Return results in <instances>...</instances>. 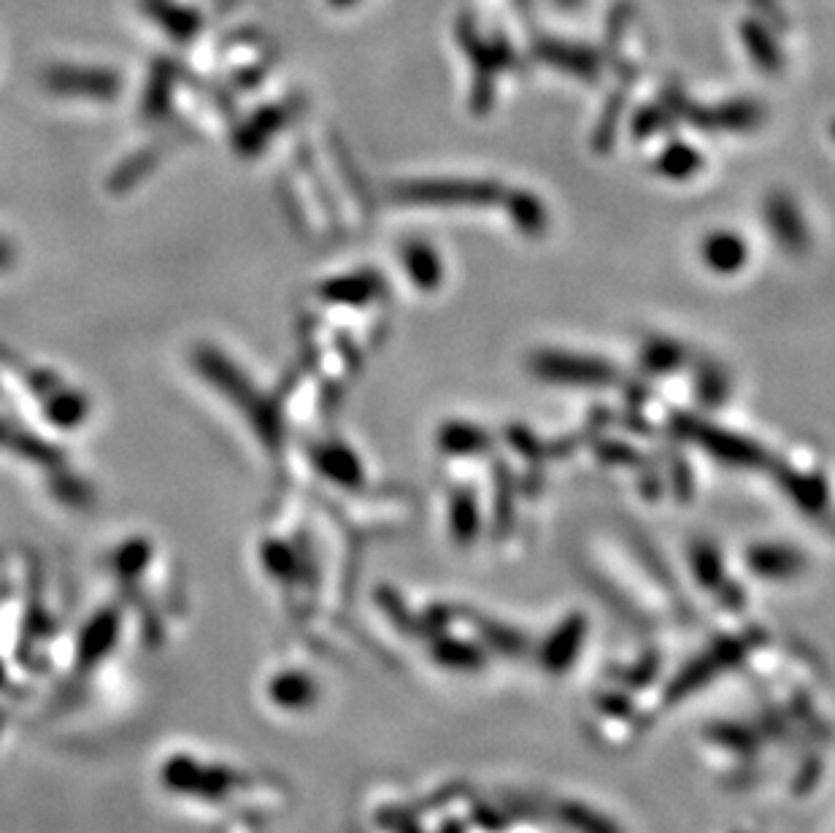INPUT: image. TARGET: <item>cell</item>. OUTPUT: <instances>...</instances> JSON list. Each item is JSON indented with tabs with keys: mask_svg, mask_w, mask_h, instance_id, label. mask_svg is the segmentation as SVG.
Returning <instances> with one entry per match:
<instances>
[{
	"mask_svg": "<svg viewBox=\"0 0 835 833\" xmlns=\"http://www.w3.org/2000/svg\"><path fill=\"white\" fill-rule=\"evenodd\" d=\"M692 439L698 441L700 447H706V450L714 452L720 460H725V463H733V465H757L763 460L760 447L752 444V441L738 439V436H733V434L727 436L725 430L706 428V425H700L698 434H695Z\"/></svg>",
	"mask_w": 835,
	"mask_h": 833,
	"instance_id": "277c9868",
	"label": "cell"
},
{
	"mask_svg": "<svg viewBox=\"0 0 835 833\" xmlns=\"http://www.w3.org/2000/svg\"><path fill=\"white\" fill-rule=\"evenodd\" d=\"M414 201L422 203H449V206H476V203H493L498 201L500 190L493 182H428L414 184Z\"/></svg>",
	"mask_w": 835,
	"mask_h": 833,
	"instance_id": "6da1fadb",
	"label": "cell"
},
{
	"mask_svg": "<svg viewBox=\"0 0 835 833\" xmlns=\"http://www.w3.org/2000/svg\"><path fill=\"white\" fill-rule=\"evenodd\" d=\"M700 258L706 268L716 273H735L746 266L749 258V247L744 238L733 230H714L711 236L703 238L700 244Z\"/></svg>",
	"mask_w": 835,
	"mask_h": 833,
	"instance_id": "3957f363",
	"label": "cell"
},
{
	"mask_svg": "<svg viewBox=\"0 0 835 833\" xmlns=\"http://www.w3.org/2000/svg\"><path fill=\"white\" fill-rule=\"evenodd\" d=\"M411 258H414L411 273L417 277V282H422V288H428V284H436L438 273H441V266H438L436 255L430 252V249H414Z\"/></svg>",
	"mask_w": 835,
	"mask_h": 833,
	"instance_id": "52a82bcc",
	"label": "cell"
},
{
	"mask_svg": "<svg viewBox=\"0 0 835 833\" xmlns=\"http://www.w3.org/2000/svg\"><path fill=\"white\" fill-rule=\"evenodd\" d=\"M695 166H698V157L690 147H674L668 149V155H663V171L668 177L685 179V173H690Z\"/></svg>",
	"mask_w": 835,
	"mask_h": 833,
	"instance_id": "8992f818",
	"label": "cell"
},
{
	"mask_svg": "<svg viewBox=\"0 0 835 833\" xmlns=\"http://www.w3.org/2000/svg\"><path fill=\"white\" fill-rule=\"evenodd\" d=\"M563 3H565V5H574V3H576V0H563Z\"/></svg>",
	"mask_w": 835,
	"mask_h": 833,
	"instance_id": "9c48e42d",
	"label": "cell"
},
{
	"mask_svg": "<svg viewBox=\"0 0 835 833\" xmlns=\"http://www.w3.org/2000/svg\"><path fill=\"white\" fill-rule=\"evenodd\" d=\"M349 3H352V0H336V5H349Z\"/></svg>",
	"mask_w": 835,
	"mask_h": 833,
	"instance_id": "ba28073f",
	"label": "cell"
},
{
	"mask_svg": "<svg viewBox=\"0 0 835 833\" xmlns=\"http://www.w3.org/2000/svg\"><path fill=\"white\" fill-rule=\"evenodd\" d=\"M539 374L554 379V382H579V384H600L609 382L611 369L600 360L576 358V354H541Z\"/></svg>",
	"mask_w": 835,
	"mask_h": 833,
	"instance_id": "7a4b0ae2",
	"label": "cell"
},
{
	"mask_svg": "<svg viewBox=\"0 0 835 833\" xmlns=\"http://www.w3.org/2000/svg\"><path fill=\"white\" fill-rule=\"evenodd\" d=\"M744 38L749 44V52L755 55V60L765 66V71H776L779 68V52L776 46H765V33L757 25H746L744 27Z\"/></svg>",
	"mask_w": 835,
	"mask_h": 833,
	"instance_id": "5b68a950",
	"label": "cell"
}]
</instances>
